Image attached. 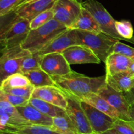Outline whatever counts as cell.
I'll use <instances>...</instances> for the list:
<instances>
[{"mask_svg":"<svg viewBox=\"0 0 134 134\" xmlns=\"http://www.w3.org/2000/svg\"><path fill=\"white\" fill-rule=\"evenodd\" d=\"M31 124L21 115L16 107L8 101L0 99V129L1 131Z\"/></svg>","mask_w":134,"mask_h":134,"instance_id":"11","label":"cell"},{"mask_svg":"<svg viewBox=\"0 0 134 134\" xmlns=\"http://www.w3.org/2000/svg\"><path fill=\"white\" fill-rule=\"evenodd\" d=\"M31 98H37L60 108L67 107V98L65 95L56 86H45L34 88Z\"/></svg>","mask_w":134,"mask_h":134,"instance_id":"15","label":"cell"},{"mask_svg":"<svg viewBox=\"0 0 134 134\" xmlns=\"http://www.w3.org/2000/svg\"><path fill=\"white\" fill-rule=\"evenodd\" d=\"M56 0H36L26 5L18 7L13 13L20 18L30 22L38 14L52 8Z\"/></svg>","mask_w":134,"mask_h":134,"instance_id":"16","label":"cell"},{"mask_svg":"<svg viewBox=\"0 0 134 134\" xmlns=\"http://www.w3.org/2000/svg\"><path fill=\"white\" fill-rule=\"evenodd\" d=\"M54 18V11L52 9H47L38 14L36 17L30 21V29L35 30L47 24Z\"/></svg>","mask_w":134,"mask_h":134,"instance_id":"29","label":"cell"},{"mask_svg":"<svg viewBox=\"0 0 134 134\" xmlns=\"http://www.w3.org/2000/svg\"><path fill=\"white\" fill-rule=\"evenodd\" d=\"M82 7L88 11L98 23L102 32L118 40H124L116 32L115 20L105 7L97 0H86L81 3ZM125 41V40H124Z\"/></svg>","mask_w":134,"mask_h":134,"instance_id":"6","label":"cell"},{"mask_svg":"<svg viewBox=\"0 0 134 134\" xmlns=\"http://www.w3.org/2000/svg\"><path fill=\"white\" fill-rule=\"evenodd\" d=\"M115 52L124 55L134 60V48L131 46L122 43L120 41L116 42L112 48L111 53Z\"/></svg>","mask_w":134,"mask_h":134,"instance_id":"33","label":"cell"},{"mask_svg":"<svg viewBox=\"0 0 134 134\" xmlns=\"http://www.w3.org/2000/svg\"><path fill=\"white\" fill-rule=\"evenodd\" d=\"M80 45L90 48L98 59L105 63L116 42L115 39L103 32H90L76 30Z\"/></svg>","mask_w":134,"mask_h":134,"instance_id":"3","label":"cell"},{"mask_svg":"<svg viewBox=\"0 0 134 134\" xmlns=\"http://www.w3.org/2000/svg\"><path fill=\"white\" fill-rule=\"evenodd\" d=\"M67 98L66 114L79 134H94L87 116L81 106V102L77 99L65 94Z\"/></svg>","mask_w":134,"mask_h":134,"instance_id":"8","label":"cell"},{"mask_svg":"<svg viewBox=\"0 0 134 134\" xmlns=\"http://www.w3.org/2000/svg\"><path fill=\"white\" fill-rule=\"evenodd\" d=\"M29 102L42 113L52 118L67 115L65 109L39 99L30 98Z\"/></svg>","mask_w":134,"mask_h":134,"instance_id":"22","label":"cell"},{"mask_svg":"<svg viewBox=\"0 0 134 134\" xmlns=\"http://www.w3.org/2000/svg\"><path fill=\"white\" fill-rule=\"evenodd\" d=\"M0 134H19V133H16L11 132V131H0Z\"/></svg>","mask_w":134,"mask_h":134,"instance_id":"40","label":"cell"},{"mask_svg":"<svg viewBox=\"0 0 134 134\" xmlns=\"http://www.w3.org/2000/svg\"><path fill=\"white\" fill-rule=\"evenodd\" d=\"M51 127L60 134H79L68 115L52 118Z\"/></svg>","mask_w":134,"mask_h":134,"instance_id":"26","label":"cell"},{"mask_svg":"<svg viewBox=\"0 0 134 134\" xmlns=\"http://www.w3.org/2000/svg\"><path fill=\"white\" fill-rule=\"evenodd\" d=\"M81 101H84L89 105H92L102 112L110 116L112 118L116 119L120 118L119 112L113 107L105 99L99 96L97 93H92L84 97Z\"/></svg>","mask_w":134,"mask_h":134,"instance_id":"20","label":"cell"},{"mask_svg":"<svg viewBox=\"0 0 134 134\" xmlns=\"http://www.w3.org/2000/svg\"><path fill=\"white\" fill-rule=\"evenodd\" d=\"M128 116H129L130 120L134 121V101H132L131 102H130Z\"/></svg>","mask_w":134,"mask_h":134,"instance_id":"35","label":"cell"},{"mask_svg":"<svg viewBox=\"0 0 134 134\" xmlns=\"http://www.w3.org/2000/svg\"><path fill=\"white\" fill-rule=\"evenodd\" d=\"M10 20L4 24H1L0 43L1 48L7 46L18 44L25 39L30 32V22L20 18L13 12L10 13Z\"/></svg>","mask_w":134,"mask_h":134,"instance_id":"5","label":"cell"},{"mask_svg":"<svg viewBox=\"0 0 134 134\" xmlns=\"http://www.w3.org/2000/svg\"><path fill=\"white\" fill-rule=\"evenodd\" d=\"M52 9L54 19L70 28L79 16L82 5L78 0H56Z\"/></svg>","mask_w":134,"mask_h":134,"instance_id":"7","label":"cell"},{"mask_svg":"<svg viewBox=\"0 0 134 134\" xmlns=\"http://www.w3.org/2000/svg\"><path fill=\"white\" fill-rule=\"evenodd\" d=\"M70 65L76 64H99L101 60L94 53L83 45H75L61 53Z\"/></svg>","mask_w":134,"mask_h":134,"instance_id":"12","label":"cell"},{"mask_svg":"<svg viewBox=\"0 0 134 134\" xmlns=\"http://www.w3.org/2000/svg\"><path fill=\"white\" fill-rule=\"evenodd\" d=\"M115 28L118 34L127 42L134 44L133 28L132 23L128 20H116Z\"/></svg>","mask_w":134,"mask_h":134,"instance_id":"28","label":"cell"},{"mask_svg":"<svg viewBox=\"0 0 134 134\" xmlns=\"http://www.w3.org/2000/svg\"><path fill=\"white\" fill-rule=\"evenodd\" d=\"M128 72L130 74L132 75V76L134 77V61L132 63V64H131L130 66L129 69H128Z\"/></svg>","mask_w":134,"mask_h":134,"instance_id":"38","label":"cell"},{"mask_svg":"<svg viewBox=\"0 0 134 134\" xmlns=\"http://www.w3.org/2000/svg\"><path fill=\"white\" fill-rule=\"evenodd\" d=\"M78 1H79V2L82 3V2H81V1H82V0H78Z\"/></svg>","mask_w":134,"mask_h":134,"instance_id":"41","label":"cell"},{"mask_svg":"<svg viewBox=\"0 0 134 134\" xmlns=\"http://www.w3.org/2000/svg\"><path fill=\"white\" fill-rule=\"evenodd\" d=\"M21 115L30 123L34 125H41L48 127H52V118L43 114L41 112L30 104L26 106L16 107Z\"/></svg>","mask_w":134,"mask_h":134,"instance_id":"18","label":"cell"},{"mask_svg":"<svg viewBox=\"0 0 134 134\" xmlns=\"http://www.w3.org/2000/svg\"><path fill=\"white\" fill-rule=\"evenodd\" d=\"M34 88L35 87L32 85H30L28 86L23 87L11 88V89H6L0 91H2L5 92V93H10V94L20 96V97L30 99L31 97V95H32Z\"/></svg>","mask_w":134,"mask_h":134,"instance_id":"34","label":"cell"},{"mask_svg":"<svg viewBox=\"0 0 134 134\" xmlns=\"http://www.w3.org/2000/svg\"><path fill=\"white\" fill-rule=\"evenodd\" d=\"M36 1V0H24V1H22V2L19 5H18V7H20V6H22V5H26V4L30 3H31V2H33V1Z\"/></svg>","mask_w":134,"mask_h":134,"instance_id":"39","label":"cell"},{"mask_svg":"<svg viewBox=\"0 0 134 134\" xmlns=\"http://www.w3.org/2000/svg\"><path fill=\"white\" fill-rule=\"evenodd\" d=\"M66 29V26L53 18L38 28L30 30L21 46L31 53H37Z\"/></svg>","mask_w":134,"mask_h":134,"instance_id":"2","label":"cell"},{"mask_svg":"<svg viewBox=\"0 0 134 134\" xmlns=\"http://www.w3.org/2000/svg\"><path fill=\"white\" fill-rule=\"evenodd\" d=\"M24 0H0V16L7 15L14 11Z\"/></svg>","mask_w":134,"mask_h":134,"instance_id":"32","label":"cell"},{"mask_svg":"<svg viewBox=\"0 0 134 134\" xmlns=\"http://www.w3.org/2000/svg\"><path fill=\"white\" fill-rule=\"evenodd\" d=\"M56 87L64 94L69 95L79 101L92 93L98 92L107 84L106 75L89 77L74 72L64 76H52Z\"/></svg>","mask_w":134,"mask_h":134,"instance_id":"1","label":"cell"},{"mask_svg":"<svg viewBox=\"0 0 134 134\" xmlns=\"http://www.w3.org/2000/svg\"><path fill=\"white\" fill-rule=\"evenodd\" d=\"M3 131H11L19 134H60L51 127L34 124L9 128Z\"/></svg>","mask_w":134,"mask_h":134,"instance_id":"24","label":"cell"},{"mask_svg":"<svg viewBox=\"0 0 134 134\" xmlns=\"http://www.w3.org/2000/svg\"><path fill=\"white\" fill-rule=\"evenodd\" d=\"M134 60L118 53L113 52L106 59V76H112L120 72H128L130 66Z\"/></svg>","mask_w":134,"mask_h":134,"instance_id":"17","label":"cell"},{"mask_svg":"<svg viewBox=\"0 0 134 134\" xmlns=\"http://www.w3.org/2000/svg\"><path fill=\"white\" fill-rule=\"evenodd\" d=\"M107 84L121 93H127L134 87V77L128 72H120L112 76H106Z\"/></svg>","mask_w":134,"mask_h":134,"instance_id":"19","label":"cell"},{"mask_svg":"<svg viewBox=\"0 0 134 134\" xmlns=\"http://www.w3.org/2000/svg\"><path fill=\"white\" fill-rule=\"evenodd\" d=\"M80 102L94 133H102L113 128L116 119L84 101H80Z\"/></svg>","mask_w":134,"mask_h":134,"instance_id":"10","label":"cell"},{"mask_svg":"<svg viewBox=\"0 0 134 134\" xmlns=\"http://www.w3.org/2000/svg\"><path fill=\"white\" fill-rule=\"evenodd\" d=\"M0 99H3L5 101H8L9 103H10L15 107L26 106L27 104H29V102H30V99H28L5 93L2 91H0Z\"/></svg>","mask_w":134,"mask_h":134,"instance_id":"31","label":"cell"},{"mask_svg":"<svg viewBox=\"0 0 134 134\" xmlns=\"http://www.w3.org/2000/svg\"><path fill=\"white\" fill-rule=\"evenodd\" d=\"M97 94L105 99L119 112L121 119L130 120L128 116L130 102L124 93L117 91L106 84Z\"/></svg>","mask_w":134,"mask_h":134,"instance_id":"14","label":"cell"},{"mask_svg":"<svg viewBox=\"0 0 134 134\" xmlns=\"http://www.w3.org/2000/svg\"><path fill=\"white\" fill-rule=\"evenodd\" d=\"M0 56V78L1 81L14 74L20 71L21 65L31 53L22 47L20 43L1 48Z\"/></svg>","mask_w":134,"mask_h":134,"instance_id":"4","label":"cell"},{"mask_svg":"<svg viewBox=\"0 0 134 134\" xmlns=\"http://www.w3.org/2000/svg\"><path fill=\"white\" fill-rule=\"evenodd\" d=\"M70 64L61 53H51L43 55L41 68L51 76H64L73 74Z\"/></svg>","mask_w":134,"mask_h":134,"instance_id":"9","label":"cell"},{"mask_svg":"<svg viewBox=\"0 0 134 134\" xmlns=\"http://www.w3.org/2000/svg\"><path fill=\"white\" fill-rule=\"evenodd\" d=\"M31 85L30 80L24 74L22 73H16L8 76L1 81L0 90L11 88L23 87Z\"/></svg>","mask_w":134,"mask_h":134,"instance_id":"25","label":"cell"},{"mask_svg":"<svg viewBox=\"0 0 134 134\" xmlns=\"http://www.w3.org/2000/svg\"><path fill=\"white\" fill-rule=\"evenodd\" d=\"M69 29L90 32H102L98 23L91 13L84 7H82L77 20Z\"/></svg>","mask_w":134,"mask_h":134,"instance_id":"21","label":"cell"},{"mask_svg":"<svg viewBox=\"0 0 134 134\" xmlns=\"http://www.w3.org/2000/svg\"><path fill=\"white\" fill-rule=\"evenodd\" d=\"M113 129L120 134H134V121L116 118Z\"/></svg>","mask_w":134,"mask_h":134,"instance_id":"30","label":"cell"},{"mask_svg":"<svg viewBox=\"0 0 134 134\" xmlns=\"http://www.w3.org/2000/svg\"><path fill=\"white\" fill-rule=\"evenodd\" d=\"M30 80L34 87H41L45 86H56V84L52 76L44 72L41 68L31 71L24 74Z\"/></svg>","mask_w":134,"mask_h":134,"instance_id":"23","label":"cell"},{"mask_svg":"<svg viewBox=\"0 0 134 134\" xmlns=\"http://www.w3.org/2000/svg\"><path fill=\"white\" fill-rule=\"evenodd\" d=\"M42 57H43V55H40L38 52L32 53L31 55L26 57L22 62L20 73L26 74L31 71L41 68V61Z\"/></svg>","mask_w":134,"mask_h":134,"instance_id":"27","label":"cell"},{"mask_svg":"<svg viewBox=\"0 0 134 134\" xmlns=\"http://www.w3.org/2000/svg\"><path fill=\"white\" fill-rule=\"evenodd\" d=\"M124 94H125L126 97L128 99V101H129V102L134 101V87L130 91H129L127 93H125Z\"/></svg>","mask_w":134,"mask_h":134,"instance_id":"36","label":"cell"},{"mask_svg":"<svg viewBox=\"0 0 134 134\" xmlns=\"http://www.w3.org/2000/svg\"><path fill=\"white\" fill-rule=\"evenodd\" d=\"M75 45H80L76 30L68 28L54 38L38 53L41 55L51 53H62Z\"/></svg>","mask_w":134,"mask_h":134,"instance_id":"13","label":"cell"},{"mask_svg":"<svg viewBox=\"0 0 134 134\" xmlns=\"http://www.w3.org/2000/svg\"><path fill=\"white\" fill-rule=\"evenodd\" d=\"M94 134H96V133H94ZM99 134H120L119 133H118L116 130H115L114 129H110V130H107V131H105V132Z\"/></svg>","mask_w":134,"mask_h":134,"instance_id":"37","label":"cell"}]
</instances>
